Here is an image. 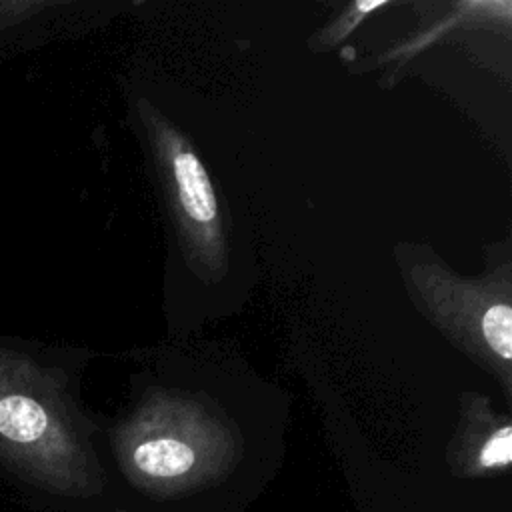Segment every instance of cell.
<instances>
[{"mask_svg": "<svg viewBox=\"0 0 512 512\" xmlns=\"http://www.w3.org/2000/svg\"><path fill=\"white\" fill-rule=\"evenodd\" d=\"M172 184L176 190L178 208L188 222H194L204 232L218 230V202L210 182V176L200 162V158L184 148L182 144H172L170 154Z\"/></svg>", "mask_w": 512, "mask_h": 512, "instance_id": "obj_4", "label": "cell"}, {"mask_svg": "<svg viewBox=\"0 0 512 512\" xmlns=\"http://www.w3.org/2000/svg\"><path fill=\"white\" fill-rule=\"evenodd\" d=\"M74 384L58 350L0 332V480L36 512H116Z\"/></svg>", "mask_w": 512, "mask_h": 512, "instance_id": "obj_2", "label": "cell"}, {"mask_svg": "<svg viewBox=\"0 0 512 512\" xmlns=\"http://www.w3.org/2000/svg\"><path fill=\"white\" fill-rule=\"evenodd\" d=\"M102 450L116 512H246L276 470L226 414L164 394L102 434Z\"/></svg>", "mask_w": 512, "mask_h": 512, "instance_id": "obj_1", "label": "cell"}, {"mask_svg": "<svg viewBox=\"0 0 512 512\" xmlns=\"http://www.w3.org/2000/svg\"><path fill=\"white\" fill-rule=\"evenodd\" d=\"M464 504L450 496H368L362 512H466Z\"/></svg>", "mask_w": 512, "mask_h": 512, "instance_id": "obj_5", "label": "cell"}, {"mask_svg": "<svg viewBox=\"0 0 512 512\" xmlns=\"http://www.w3.org/2000/svg\"><path fill=\"white\" fill-rule=\"evenodd\" d=\"M448 472L460 480L506 476L512 462V426L506 418L472 420L446 452Z\"/></svg>", "mask_w": 512, "mask_h": 512, "instance_id": "obj_3", "label": "cell"}]
</instances>
